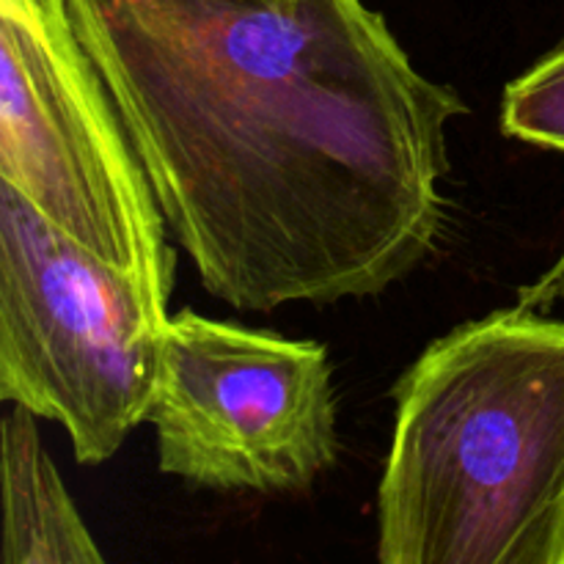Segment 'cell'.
Wrapping results in <instances>:
<instances>
[{
    "instance_id": "cell-1",
    "label": "cell",
    "mask_w": 564,
    "mask_h": 564,
    "mask_svg": "<svg viewBox=\"0 0 564 564\" xmlns=\"http://www.w3.org/2000/svg\"><path fill=\"white\" fill-rule=\"evenodd\" d=\"M165 226L240 312L372 297L446 226L466 102L364 0H69Z\"/></svg>"
},
{
    "instance_id": "cell-2",
    "label": "cell",
    "mask_w": 564,
    "mask_h": 564,
    "mask_svg": "<svg viewBox=\"0 0 564 564\" xmlns=\"http://www.w3.org/2000/svg\"><path fill=\"white\" fill-rule=\"evenodd\" d=\"M378 564H564V317L499 308L397 380Z\"/></svg>"
},
{
    "instance_id": "cell-3",
    "label": "cell",
    "mask_w": 564,
    "mask_h": 564,
    "mask_svg": "<svg viewBox=\"0 0 564 564\" xmlns=\"http://www.w3.org/2000/svg\"><path fill=\"white\" fill-rule=\"evenodd\" d=\"M169 306L0 185V400L61 424L80 466L149 422Z\"/></svg>"
},
{
    "instance_id": "cell-4",
    "label": "cell",
    "mask_w": 564,
    "mask_h": 564,
    "mask_svg": "<svg viewBox=\"0 0 564 564\" xmlns=\"http://www.w3.org/2000/svg\"><path fill=\"white\" fill-rule=\"evenodd\" d=\"M0 185L169 306V226L69 0H0Z\"/></svg>"
},
{
    "instance_id": "cell-5",
    "label": "cell",
    "mask_w": 564,
    "mask_h": 564,
    "mask_svg": "<svg viewBox=\"0 0 564 564\" xmlns=\"http://www.w3.org/2000/svg\"><path fill=\"white\" fill-rule=\"evenodd\" d=\"M149 424L160 471L218 494H303L339 460L336 391L319 341L169 317Z\"/></svg>"
},
{
    "instance_id": "cell-6",
    "label": "cell",
    "mask_w": 564,
    "mask_h": 564,
    "mask_svg": "<svg viewBox=\"0 0 564 564\" xmlns=\"http://www.w3.org/2000/svg\"><path fill=\"white\" fill-rule=\"evenodd\" d=\"M3 564H75L72 540L80 521L39 433L36 416L11 405L0 427Z\"/></svg>"
},
{
    "instance_id": "cell-7",
    "label": "cell",
    "mask_w": 564,
    "mask_h": 564,
    "mask_svg": "<svg viewBox=\"0 0 564 564\" xmlns=\"http://www.w3.org/2000/svg\"><path fill=\"white\" fill-rule=\"evenodd\" d=\"M501 130L516 141L564 154V44L505 88Z\"/></svg>"
},
{
    "instance_id": "cell-8",
    "label": "cell",
    "mask_w": 564,
    "mask_h": 564,
    "mask_svg": "<svg viewBox=\"0 0 564 564\" xmlns=\"http://www.w3.org/2000/svg\"><path fill=\"white\" fill-rule=\"evenodd\" d=\"M560 303H564V246L560 257L551 262V268L538 281L518 290V306L545 312V308H554Z\"/></svg>"
},
{
    "instance_id": "cell-9",
    "label": "cell",
    "mask_w": 564,
    "mask_h": 564,
    "mask_svg": "<svg viewBox=\"0 0 564 564\" xmlns=\"http://www.w3.org/2000/svg\"><path fill=\"white\" fill-rule=\"evenodd\" d=\"M72 560H75V564H110L108 560H105V554L99 551L97 540H94L91 529H88V523L77 521L75 527V540H72Z\"/></svg>"
}]
</instances>
